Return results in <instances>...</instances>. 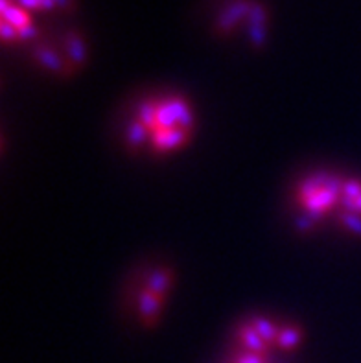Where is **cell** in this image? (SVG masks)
<instances>
[{
	"mask_svg": "<svg viewBox=\"0 0 361 363\" xmlns=\"http://www.w3.org/2000/svg\"><path fill=\"white\" fill-rule=\"evenodd\" d=\"M345 183L335 175L317 174L308 177L297 189V205L310 218L328 216L343 201Z\"/></svg>",
	"mask_w": 361,
	"mask_h": 363,
	"instance_id": "2",
	"label": "cell"
},
{
	"mask_svg": "<svg viewBox=\"0 0 361 363\" xmlns=\"http://www.w3.org/2000/svg\"><path fill=\"white\" fill-rule=\"evenodd\" d=\"M236 363H264V356L252 354V352H245L243 356H240Z\"/></svg>",
	"mask_w": 361,
	"mask_h": 363,
	"instance_id": "12",
	"label": "cell"
},
{
	"mask_svg": "<svg viewBox=\"0 0 361 363\" xmlns=\"http://www.w3.org/2000/svg\"><path fill=\"white\" fill-rule=\"evenodd\" d=\"M15 4L24 8L26 11H33V9H41V2L39 0H13Z\"/></svg>",
	"mask_w": 361,
	"mask_h": 363,
	"instance_id": "11",
	"label": "cell"
},
{
	"mask_svg": "<svg viewBox=\"0 0 361 363\" xmlns=\"http://www.w3.org/2000/svg\"><path fill=\"white\" fill-rule=\"evenodd\" d=\"M265 21H267V11H265L264 6L252 4L251 11H249V23H251V37L256 43L264 39Z\"/></svg>",
	"mask_w": 361,
	"mask_h": 363,
	"instance_id": "6",
	"label": "cell"
},
{
	"mask_svg": "<svg viewBox=\"0 0 361 363\" xmlns=\"http://www.w3.org/2000/svg\"><path fill=\"white\" fill-rule=\"evenodd\" d=\"M299 340H301V332L297 328H282L277 336V345L280 349H295L299 345Z\"/></svg>",
	"mask_w": 361,
	"mask_h": 363,
	"instance_id": "7",
	"label": "cell"
},
{
	"mask_svg": "<svg viewBox=\"0 0 361 363\" xmlns=\"http://www.w3.org/2000/svg\"><path fill=\"white\" fill-rule=\"evenodd\" d=\"M0 33H2L4 41H15V39H18L17 30L11 24L6 23V21H0Z\"/></svg>",
	"mask_w": 361,
	"mask_h": 363,
	"instance_id": "10",
	"label": "cell"
},
{
	"mask_svg": "<svg viewBox=\"0 0 361 363\" xmlns=\"http://www.w3.org/2000/svg\"><path fill=\"white\" fill-rule=\"evenodd\" d=\"M194 133V113L179 96L150 98L137 107L129 140L148 144L153 153L170 155L183 150Z\"/></svg>",
	"mask_w": 361,
	"mask_h": 363,
	"instance_id": "1",
	"label": "cell"
},
{
	"mask_svg": "<svg viewBox=\"0 0 361 363\" xmlns=\"http://www.w3.org/2000/svg\"><path fill=\"white\" fill-rule=\"evenodd\" d=\"M35 55L46 65V67H52V69H57V67H60L61 69L60 57H57L52 50H48V48H39V50L35 52Z\"/></svg>",
	"mask_w": 361,
	"mask_h": 363,
	"instance_id": "9",
	"label": "cell"
},
{
	"mask_svg": "<svg viewBox=\"0 0 361 363\" xmlns=\"http://www.w3.org/2000/svg\"><path fill=\"white\" fill-rule=\"evenodd\" d=\"M0 21H6L8 24H11V26L17 30H23V28L26 26H32V17H30V11H26L24 8H21V6H17L13 2V4H9L8 8L2 9L0 11Z\"/></svg>",
	"mask_w": 361,
	"mask_h": 363,
	"instance_id": "5",
	"label": "cell"
},
{
	"mask_svg": "<svg viewBox=\"0 0 361 363\" xmlns=\"http://www.w3.org/2000/svg\"><path fill=\"white\" fill-rule=\"evenodd\" d=\"M37 35V30L35 26H26L23 30H18V39H32V37Z\"/></svg>",
	"mask_w": 361,
	"mask_h": 363,
	"instance_id": "13",
	"label": "cell"
},
{
	"mask_svg": "<svg viewBox=\"0 0 361 363\" xmlns=\"http://www.w3.org/2000/svg\"><path fill=\"white\" fill-rule=\"evenodd\" d=\"M55 6H60L63 9H72L74 8V0H54Z\"/></svg>",
	"mask_w": 361,
	"mask_h": 363,
	"instance_id": "14",
	"label": "cell"
},
{
	"mask_svg": "<svg viewBox=\"0 0 361 363\" xmlns=\"http://www.w3.org/2000/svg\"><path fill=\"white\" fill-rule=\"evenodd\" d=\"M348 216H361V181H347L343 186V201Z\"/></svg>",
	"mask_w": 361,
	"mask_h": 363,
	"instance_id": "4",
	"label": "cell"
},
{
	"mask_svg": "<svg viewBox=\"0 0 361 363\" xmlns=\"http://www.w3.org/2000/svg\"><path fill=\"white\" fill-rule=\"evenodd\" d=\"M67 52L70 54L74 61H82L85 57V45L79 33H69L67 37Z\"/></svg>",
	"mask_w": 361,
	"mask_h": 363,
	"instance_id": "8",
	"label": "cell"
},
{
	"mask_svg": "<svg viewBox=\"0 0 361 363\" xmlns=\"http://www.w3.org/2000/svg\"><path fill=\"white\" fill-rule=\"evenodd\" d=\"M252 8V2H247V0H236L234 4H231L229 8L225 9L221 17L218 18V28L221 32H231L238 21H242L245 15H249Z\"/></svg>",
	"mask_w": 361,
	"mask_h": 363,
	"instance_id": "3",
	"label": "cell"
}]
</instances>
